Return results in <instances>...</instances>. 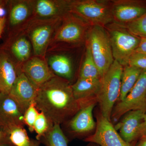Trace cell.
Here are the masks:
<instances>
[{"label":"cell","instance_id":"cell-24","mask_svg":"<svg viewBox=\"0 0 146 146\" xmlns=\"http://www.w3.org/2000/svg\"><path fill=\"white\" fill-rule=\"evenodd\" d=\"M68 141L61 126L56 124L39 141L46 146H68Z\"/></svg>","mask_w":146,"mask_h":146},{"label":"cell","instance_id":"cell-37","mask_svg":"<svg viewBox=\"0 0 146 146\" xmlns=\"http://www.w3.org/2000/svg\"><path fill=\"white\" fill-rule=\"evenodd\" d=\"M3 2L2 1H0V8L2 7L3 5Z\"/></svg>","mask_w":146,"mask_h":146},{"label":"cell","instance_id":"cell-17","mask_svg":"<svg viewBox=\"0 0 146 146\" xmlns=\"http://www.w3.org/2000/svg\"><path fill=\"white\" fill-rule=\"evenodd\" d=\"M112 1L113 22L125 25L146 13V8L127 0Z\"/></svg>","mask_w":146,"mask_h":146},{"label":"cell","instance_id":"cell-19","mask_svg":"<svg viewBox=\"0 0 146 146\" xmlns=\"http://www.w3.org/2000/svg\"><path fill=\"white\" fill-rule=\"evenodd\" d=\"M21 70L38 88L55 76L43 56L33 55L24 63Z\"/></svg>","mask_w":146,"mask_h":146},{"label":"cell","instance_id":"cell-1","mask_svg":"<svg viewBox=\"0 0 146 146\" xmlns=\"http://www.w3.org/2000/svg\"><path fill=\"white\" fill-rule=\"evenodd\" d=\"M34 103L52 123L60 125L81 109L73 95L72 84L56 76L39 87Z\"/></svg>","mask_w":146,"mask_h":146},{"label":"cell","instance_id":"cell-32","mask_svg":"<svg viewBox=\"0 0 146 146\" xmlns=\"http://www.w3.org/2000/svg\"><path fill=\"white\" fill-rule=\"evenodd\" d=\"M7 19L5 17L0 18V36L2 34L3 31L6 25Z\"/></svg>","mask_w":146,"mask_h":146},{"label":"cell","instance_id":"cell-28","mask_svg":"<svg viewBox=\"0 0 146 146\" xmlns=\"http://www.w3.org/2000/svg\"><path fill=\"white\" fill-rule=\"evenodd\" d=\"M35 107L34 102L33 103L24 114V123L25 125L28 127L31 132L34 131L35 123L39 113Z\"/></svg>","mask_w":146,"mask_h":146},{"label":"cell","instance_id":"cell-7","mask_svg":"<svg viewBox=\"0 0 146 146\" xmlns=\"http://www.w3.org/2000/svg\"><path fill=\"white\" fill-rule=\"evenodd\" d=\"M80 48V47H79ZM78 48H48L44 58L55 76L74 83L76 76V58L74 54Z\"/></svg>","mask_w":146,"mask_h":146},{"label":"cell","instance_id":"cell-3","mask_svg":"<svg viewBox=\"0 0 146 146\" xmlns=\"http://www.w3.org/2000/svg\"><path fill=\"white\" fill-rule=\"evenodd\" d=\"M85 46L89 48L102 78L115 60L109 36L104 27L91 26Z\"/></svg>","mask_w":146,"mask_h":146},{"label":"cell","instance_id":"cell-25","mask_svg":"<svg viewBox=\"0 0 146 146\" xmlns=\"http://www.w3.org/2000/svg\"><path fill=\"white\" fill-rule=\"evenodd\" d=\"M7 132L9 142L14 146H33L38 141L29 138L24 126L11 128Z\"/></svg>","mask_w":146,"mask_h":146},{"label":"cell","instance_id":"cell-29","mask_svg":"<svg viewBox=\"0 0 146 146\" xmlns=\"http://www.w3.org/2000/svg\"><path fill=\"white\" fill-rule=\"evenodd\" d=\"M127 65L146 70V54L134 52L129 58Z\"/></svg>","mask_w":146,"mask_h":146},{"label":"cell","instance_id":"cell-11","mask_svg":"<svg viewBox=\"0 0 146 146\" xmlns=\"http://www.w3.org/2000/svg\"><path fill=\"white\" fill-rule=\"evenodd\" d=\"M96 104L93 103L82 108L72 119L60 125L63 132H66L71 138L87 137L96 127L93 114Z\"/></svg>","mask_w":146,"mask_h":146},{"label":"cell","instance_id":"cell-15","mask_svg":"<svg viewBox=\"0 0 146 146\" xmlns=\"http://www.w3.org/2000/svg\"><path fill=\"white\" fill-rule=\"evenodd\" d=\"M101 79L79 78L72 84L75 99L82 108L93 103H98Z\"/></svg>","mask_w":146,"mask_h":146},{"label":"cell","instance_id":"cell-27","mask_svg":"<svg viewBox=\"0 0 146 146\" xmlns=\"http://www.w3.org/2000/svg\"><path fill=\"white\" fill-rule=\"evenodd\" d=\"M124 26L136 36L140 38L146 37V13Z\"/></svg>","mask_w":146,"mask_h":146},{"label":"cell","instance_id":"cell-30","mask_svg":"<svg viewBox=\"0 0 146 146\" xmlns=\"http://www.w3.org/2000/svg\"><path fill=\"white\" fill-rule=\"evenodd\" d=\"M135 52L146 54V37L140 38L139 45Z\"/></svg>","mask_w":146,"mask_h":146},{"label":"cell","instance_id":"cell-14","mask_svg":"<svg viewBox=\"0 0 146 146\" xmlns=\"http://www.w3.org/2000/svg\"><path fill=\"white\" fill-rule=\"evenodd\" d=\"M38 89L22 72L18 75L9 94L24 114L34 102Z\"/></svg>","mask_w":146,"mask_h":146},{"label":"cell","instance_id":"cell-36","mask_svg":"<svg viewBox=\"0 0 146 146\" xmlns=\"http://www.w3.org/2000/svg\"><path fill=\"white\" fill-rule=\"evenodd\" d=\"M40 141H37V142H36V143L33 146H40Z\"/></svg>","mask_w":146,"mask_h":146},{"label":"cell","instance_id":"cell-6","mask_svg":"<svg viewBox=\"0 0 146 146\" xmlns=\"http://www.w3.org/2000/svg\"><path fill=\"white\" fill-rule=\"evenodd\" d=\"M104 28L109 36L114 60L123 67L127 65L129 58L139 45L140 37L132 34L124 25L114 22Z\"/></svg>","mask_w":146,"mask_h":146},{"label":"cell","instance_id":"cell-2","mask_svg":"<svg viewBox=\"0 0 146 146\" xmlns=\"http://www.w3.org/2000/svg\"><path fill=\"white\" fill-rule=\"evenodd\" d=\"M91 26L74 14L67 13L58 22L48 48L81 47L85 45Z\"/></svg>","mask_w":146,"mask_h":146},{"label":"cell","instance_id":"cell-20","mask_svg":"<svg viewBox=\"0 0 146 146\" xmlns=\"http://www.w3.org/2000/svg\"><path fill=\"white\" fill-rule=\"evenodd\" d=\"M146 111L131 110L123 115L122 120L115 127L119 130L120 135L129 143L131 144L140 138V131Z\"/></svg>","mask_w":146,"mask_h":146},{"label":"cell","instance_id":"cell-22","mask_svg":"<svg viewBox=\"0 0 146 146\" xmlns=\"http://www.w3.org/2000/svg\"><path fill=\"white\" fill-rule=\"evenodd\" d=\"M142 70L128 65L124 66L121 79V92L119 100H124L138 80Z\"/></svg>","mask_w":146,"mask_h":146},{"label":"cell","instance_id":"cell-12","mask_svg":"<svg viewBox=\"0 0 146 146\" xmlns=\"http://www.w3.org/2000/svg\"><path fill=\"white\" fill-rule=\"evenodd\" d=\"M8 25L9 35L23 30L34 18L33 0H16L9 2Z\"/></svg>","mask_w":146,"mask_h":146},{"label":"cell","instance_id":"cell-35","mask_svg":"<svg viewBox=\"0 0 146 146\" xmlns=\"http://www.w3.org/2000/svg\"><path fill=\"white\" fill-rule=\"evenodd\" d=\"M0 146H14L11 143L0 144Z\"/></svg>","mask_w":146,"mask_h":146},{"label":"cell","instance_id":"cell-8","mask_svg":"<svg viewBox=\"0 0 146 146\" xmlns=\"http://www.w3.org/2000/svg\"><path fill=\"white\" fill-rule=\"evenodd\" d=\"M61 18L52 19L34 18L22 31L31 42L34 55L44 57Z\"/></svg>","mask_w":146,"mask_h":146},{"label":"cell","instance_id":"cell-13","mask_svg":"<svg viewBox=\"0 0 146 146\" xmlns=\"http://www.w3.org/2000/svg\"><path fill=\"white\" fill-rule=\"evenodd\" d=\"M1 47L8 52L21 71L24 63L34 55L31 42L23 31L9 35L7 42Z\"/></svg>","mask_w":146,"mask_h":146},{"label":"cell","instance_id":"cell-4","mask_svg":"<svg viewBox=\"0 0 146 146\" xmlns=\"http://www.w3.org/2000/svg\"><path fill=\"white\" fill-rule=\"evenodd\" d=\"M123 68L122 65L114 60L101 78L98 103L99 104L102 115L110 121L114 105L120 96Z\"/></svg>","mask_w":146,"mask_h":146},{"label":"cell","instance_id":"cell-23","mask_svg":"<svg viewBox=\"0 0 146 146\" xmlns=\"http://www.w3.org/2000/svg\"><path fill=\"white\" fill-rule=\"evenodd\" d=\"M78 78L86 79H101L99 71L91 56L89 48L85 46L83 60L79 71Z\"/></svg>","mask_w":146,"mask_h":146},{"label":"cell","instance_id":"cell-26","mask_svg":"<svg viewBox=\"0 0 146 146\" xmlns=\"http://www.w3.org/2000/svg\"><path fill=\"white\" fill-rule=\"evenodd\" d=\"M54 125L44 113L39 112L34 126V131L36 134V140L40 141L48 132Z\"/></svg>","mask_w":146,"mask_h":146},{"label":"cell","instance_id":"cell-34","mask_svg":"<svg viewBox=\"0 0 146 146\" xmlns=\"http://www.w3.org/2000/svg\"><path fill=\"white\" fill-rule=\"evenodd\" d=\"M86 146H100L98 144L93 143H89Z\"/></svg>","mask_w":146,"mask_h":146},{"label":"cell","instance_id":"cell-10","mask_svg":"<svg viewBox=\"0 0 146 146\" xmlns=\"http://www.w3.org/2000/svg\"><path fill=\"white\" fill-rule=\"evenodd\" d=\"M96 127L95 132L84 141L100 146H132V144L123 139L111 121L105 118L100 110L96 113Z\"/></svg>","mask_w":146,"mask_h":146},{"label":"cell","instance_id":"cell-33","mask_svg":"<svg viewBox=\"0 0 146 146\" xmlns=\"http://www.w3.org/2000/svg\"><path fill=\"white\" fill-rule=\"evenodd\" d=\"M136 146H146V135L141 136Z\"/></svg>","mask_w":146,"mask_h":146},{"label":"cell","instance_id":"cell-21","mask_svg":"<svg viewBox=\"0 0 146 146\" xmlns=\"http://www.w3.org/2000/svg\"><path fill=\"white\" fill-rule=\"evenodd\" d=\"M22 72L8 52L0 47V94H9Z\"/></svg>","mask_w":146,"mask_h":146},{"label":"cell","instance_id":"cell-9","mask_svg":"<svg viewBox=\"0 0 146 146\" xmlns=\"http://www.w3.org/2000/svg\"><path fill=\"white\" fill-rule=\"evenodd\" d=\"M134 110L146 112V70L142 71L134 86L124 100L113 108L111 120L117 121L127 112Z\"/></svg>","mask_w":146,"mask_h":146},{"label":"cell","instance_id":"cell-31","mask_svg":"<svg viewBox=\"0 0 146 146\" xmlns=\"http://www.w3.org/2000/svg\"><path fill=\"white\" fill-rule=\"evenodd\" d=\"M146 135V113L144 115L143 121L141 125L140 131V138Z\"/></svg>","mask_w":146,"mask_h":146},{"label":"cell","instance_id":"cell-16","mask_svg":"<svg viewBox=\"0 0 146 146\" xmlns=\"http://www.w3.org/2000/svg\"><path fill=\"white\" fill-rule=\"evenodd\" d=\"M0 125L7 131L25 125L24 114L9 94H0Z\"/></svg>","mask_w":146,"mask_h":146},{"label":"cell","instance_id":"cell-5","mask_svg":"<svg viewBox=\"0 0 146 146\" xmlns=\"http://www.w3.org/2000/svg\"><path fill=\"white\" fill-rule=\"evenodd\" d=\"M70 12L91 26L104 27L113 22L111 1L71 0Z\"/></svg>","mask_w":146,"mask_h":146},{"label":"cell","instance_id":"cell-18","mask_svg":"<svg viewBox=\"0 0 146 146\" xmlns=\"http://www.w3.org/2000/svg\"><path fill=\"white\" fill-rule=\"evenodd\" d=\"M71 0H33L34 18H62L70 12Z\"/></svg>","mask_w":146,"mask_h":146}]
</instances>
